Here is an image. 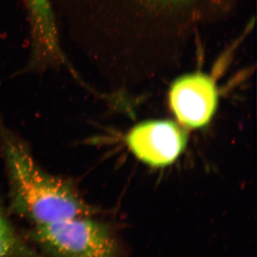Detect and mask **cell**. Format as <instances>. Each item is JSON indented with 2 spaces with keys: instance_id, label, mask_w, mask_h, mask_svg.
I'll use <instances>...</instances> for the list:
<instances>
[{
  "instance_id": "6",
  "label": "cell",
  "mask_w": 257,
  "mask_h": 257,
  "mask_svg": "<svg viewBox=\"0 0 257 257\" xmlns=\"http://www.w3.org/2000/svg\"><path fill=\"white\" fill-rule=\"evenodd\" d=\"M0 257H45L18 234L0 205Z\"/></svg>"
},
{
  "instance_id": "5",
  "label": "cell",
  "mask_w": 257,
  "mask_h": 257,
  "mask_svg": "<svg viewBox=\"0 0 257 257\" xmlns=\"http://www.w3.org/2000/svg\"><path fill=\"white\" fill-rule=\"evenodd\" d=\"M187 140L185 130L168 120L141 123L126 138L135 156L153 167H164L175 162L185 148Z\"/></svg>"
},
{
  "instance_id": "2",
  "label": "cell",
  "mask_w": 257,
  "mask_h": 257,
  "mask_svg": "<svg viewBox=\"0 0 257 257\" xmlns=\"http://www.w3.org/2000/svg\"><path fill=\"white\" fill-rule=\"evenodd\" d=\"M230 0H122L126 43L182 46L200 24L219 18Z\"/></svg>"
},
{
  "instance_id": "1",
  "label": "cell",
  "mask_w": 257,
  "mask_h": 257,
  "mask_svg": "<svg viewBox=\"0 0 257 257\" xmlns=\"http://www.w3.org/2000/svg\"><path fill=\"white\" fill-rule=\"evenodd\" d=\"M2 154L10 187V209L34 226L94 216L73 182L45 172L23 140L0 126Z\"/></svg>"
},
{
  "instance_id": "4",
  "label": "cell",
  "mask_w": 257,
  "mask_h": 257,
  "mask_svg": "<svg viewBox=\"0 0 257 257\" xmlns=\"http://www.w3.org/2000/svg\"><path fill=\"white\" fill-rule=\"evenodd\" d=\"M171 109L181 124L189 128L207 124L217 106L218 92L210 76L201 72L185 74L172 84Z\"/></svg>"
},
{
  "instance_id": "3",
  "label": "cell",
  "mask_w": 257,
  "mask_h": 257,
  "mask_svg": "<svg viewBox=\"0 0 257 257\" xmlns=\"http://www.w3.org/2000/svg\"><path fill=\"white\" fill-rule=\"evenodd\" d=\"M28 237L50 257H120L114 233L93 216L33 226Z\"/></svg>"
}]
</instances>
